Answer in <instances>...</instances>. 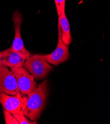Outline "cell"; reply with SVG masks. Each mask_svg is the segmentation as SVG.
Instances as JSON below:
<instances>
[{
    "instance_id": "1",
    "label": "cell",
    "mask_w": 110,
    "mask_h": 124,
    "mask_svg": "<svg viewBox=\"0 0 110 124\" xmlns=\"http://www.w3.org/2000/svg\"><path fill=\"white\" fill-rule=\"evenodd\" d=\"M48 95L47 81H44L27 95L23 96V115L31 121L38 120L44 109Z\"/></svg>"
},
{
    "instance_id": "2",
    "label": "cell",
    "mask_w": 110,
    "mask_h": 124,
    "mask_svg": "<svg viewBox=\"0 0 110 124\" xmlns=\"http://www.w3.org/2000/svg\"><path fill=\"white\" fill-rule=\"evenodd\" d=\"M23 66L36 80L44 79L52 70L51 66L45 60L37 57L35 55L29 56Z\"/></svg>"
},
{
    "instance_id": "3",
    "label": "cell",
    "mask_w": 110,
    "mask_h": 124,
    "mask_svg": "<svg viewBox=\"0 0 110 124\" xmlns=\"http://www.w3.org/2000/svg\"><path fill=\"white\" fill-rule=\"evenodd\" d=\"M58 39L57 46L51 54L45 55H35L37 57L44 59L48 63L57 66L66 61L69 58V46L66 45L62 41V33L59 27L58 28Z\"/></svg>"
},
{
    "instance_id": "4",
    "label": "cell",
    "mask_w": 110,
    "mask_h": 124,
    "mask_svg": "<svg viewBox=\"0 0 110 124\" xmlns=\"http://www.w3.org/2000/svg\"><path fill=\"white\" fill-rule=\"evenodd\" d=\"M10 69L15 76L19 92L22 95H27L36 89L37 85L35 78L25 67L23 66Z\"/></svg>"
},
{
    "instance_id": "5",
    "label": "cell",
    "mask_w": 110,
    "mask_h": 124,
    "mask_svg": "<svg viewBox=\"0 0 110 124\" xmlns=\"http://www.w3.org/2000/svg\"><path fill=\"white\" fill-rule=\"evenodd\" d=\"M0 92L11 95L19 93L14 73L8 67L2 65L0 66Z\"/></svg>"
},
{
    "instance_id": "6",
    "label": "cell",
    "mask_w": 110,
    "mask_h": 124,
    "mask_svg": "<svg viewBox=\"0 0 110 124\" xmlns=\"http://www.w3.org/2000/svg\"><path fill=\"white\" fill-rule=\"evenodd\" d=\"M0 103L4 110L12 114H23V95L20 93L15 95H8L0 92Z\"/></svg>"
},
{
    "instance_id": "7",
    "label": "cell",
    "mask_w": 110,
    "mask_h": 124,
    "mask_svg": "<svg viewBox=\"0 0 110 124\" xmlns=\"http://www.w3.org/2000/svg\"><path fill=\"white\" fill-rule=\"evenodd\" d=\"M13 20L14 24L15 35L14 42L11 47L14 51L23 55L30 56L31 54L24 46L21 38L20 27L22 22L23 17L18 10H16L14 12L13 16Z\"/></svg>"
},
{
    "instance_id": "8",
    "label": "cell",
    "mask_w": 110,
    "mask_h": 124,
    "mask_svg": "<svg viewBox=\"0 0 110 124\" xmlns=\"http://www.w3.org/2000/svg\"><path fill=\"white\" fill-rule=\"evenodd\" d=\"M1 65L9 68L23 67L26 59L29 56L14 51L11 47L1 52Z\"/></svg>"
},
{
    "instance_id": "9",
    "label": "cell",
    "mask_w": 110,
    "mask_h": 124,
    "mask_svg": "<svg viewBox=\"0 0 110 124\" xmlns=\"http://www.w3.org/2000/svg\"><path fill=\"white\" fill-rule=\"evenodd\" d=\"M58 27L62 33V39L64 44L69 46L72 42V38L70 32V27L68 19L64 10L61 14L58 16Z\"/></svg>"
},
{
    "instance_id": "10",
    "label": "cell",
    "mask_w": 110,
    "mask_h": 124,
    "mask_svg": "<svg viewBox=\"0 0 110 124\" xmlns=\"http://www.w3.org/2000/svg\"><path fill=\"white\" fill-rule=\"evenodd\" d=\"M4 114L6 124H19L17 119L14 116L7 111L4 110Z\"/></svg>"
},
{
    "instance_id": "11",
    "label": "cell",
    "mask_w": 110,
    "mask_h": 124,
    "mask_svg": "<svg viewBox=\"0 0 110 124\" xmlns=\"http://www.w3.org/2000/svg\"><path fill=\"white\" fill-rule=\"evenodd\" d=\"M17 119L19 124H35L36 121H31L23 114H13Z\"/></svg>"
},
{
    "instance_id": "12",
    "label": "cell",
    "mask_w": 110,
    "mask_h": 124,
    "mask_svg": "<svg viewBox=\"0 0 110 124\" xmlns=\"http://www.w3.org/2000/svg\"><path fill=\"white\" fill-rule=\"evenodd\" d=\"M58 16H59L65 10L66 0H54Z\"/></svg>"
},
{
    "instance_id": "13",
    "label": "cell",
    "mask_w": 110,
    "mask_h": 124,
    "mask_svg": "<svg viewBox=\"0 0 110 124\" xmlns=\"http://www.w3.org/2000/svg\"><path fill=\"white\" fill-rule=\"evenodd\" d=\"M1 56H2L1 52H0V66H1Z\"/></svg>"
}]
</instances>
